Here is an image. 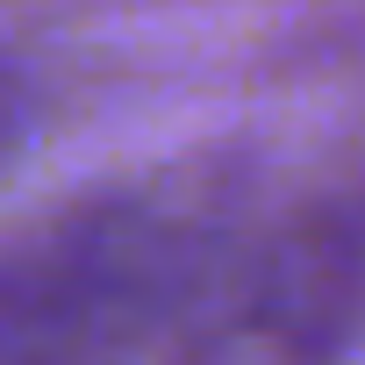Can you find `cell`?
Masks as SVG:
<instances>
[{
  "mask_svg": "<svg viewBox=\"0 0 365 365\" xmlns=\"http://www.w3.org/2000/svg\"><path fill=\"white\" fill-rule=\"evenodd\" d=\"M222 265V194H79L0 237V365H136Z\"/></svg>",
  "mask_w": 365,
  "mask_h": 365,
  "instance_id": "6da1fadb",
  "label": "cell"
},
{
  "mask_svg": "<svg viewBox=\"0 0 365 365\" xmlns=\"http://www.w3.org/2000/svg\"><path fill=\"white\" fill-rule=\"evenodd\" d=\"M365 336V179H322L230 265L172 365H344Z\"/></svg>",
  "mask_w": 365,
  "mask_h": 365,
  "instance_id": "7a4b0ae2",
  "label": "cell"
},
{
  "mask_svg": "<svg viewBox=\"0 0 365 365\" xmlns=\"http://www.w3.org/2000/svg\"><path fill=\"white\" fill-rule=\"evenodd\" d=\"M15 143H22V86L8 79V65H0V165H8Z\"/></svg>",
  "mask_w": 365,
  "mask_h": 365,
  "instance_id": "3957f363",
  "label": "cell"
}]
</instances>
